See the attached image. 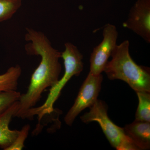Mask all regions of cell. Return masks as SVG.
Returning <instances> with one entry per match:
<instances>
[{
	"label": "cell",
	"instance_id": "cell-1",
	"mask_svg": "<svg viewBox=\"0 0 150 150\" xmlns=\"http://www.w3.org/2000/svg\"><path fill=\"white\" fill-rule=\"evenodd\" d=\"M25 38L29 43L25 46L28 55H38L41 60L32 74L27 91L21 94L19 105L14 117L26 119L30 109L40 101L43 92L51 87L59 79L62 67L59 60L62 52L51 45L46 35L40 31L26 28Z\"/></svg>",
	"mask_w": 150,
	"mask_h": 150
},
{
	"label": "cell",
	"instance_id": "cell-2",
	"mask_svg": "<svg viewBox=\"0 0 150 150\" xmlns=\"http://www.w3.org/2000/svg\"><path fill=\"white\" fill-rule=\"evenodd\" d=\"M129 47L128 40L116 45L103 72L109 79L123 81L136 92H150V68L135 63L130 55Z\"/></svg>",
	"mask_w": 150,
	"mask_h": 150
},
{
	"label": "cell",
	"instance_id": "cell-3",
	"mask_svg": "<svg viewBox=\"0 0 150 150\" xmlns=\"http://www.w3.org/2000/svg\"><path fill=\"white\" fill-rule=\"evenodd\" d=\"M62 58L64 60L65 71L61 79L51 87L48 97L41 106L33 107L28 110L26 119L32 120L37 115L38 123L44 115L54 111V105L59 98L62 89L67 83L74 76H79L83 69V56L77 47L72 43L65 44L64 51L62 52Z\"/></svg>",
	"mask_w": 150,
	"mask_h": 150
},
{
	"label": "cell",
	"instance_id": "cell-4",
	"mask_svg": "<svg viewBox=\"0 0 150 150\" xmlns=\"http://www.w3.org/2000/svg\"><path fill=\"white\" fill-rule=\"evenodd\" d=\"M88 112L80 117L83 123L96 122L112 147L117 150H138L133 142L126 135L124 129L115 125L108 114V106L105 103L98 99L89 108Z\"/></svg>",
	"mask_w": 150,
	"mask_h": 150
},
{
	"label": "cell",
	"instance_id": "cell-5",
	"mask_svg": "<svg viewBox=\"0 0 150 150\" xmlns=\"http://www.w3.org/2000/svg\"><path fill=\"white\" fill-rule=\"evenodd\" d=\"M103 80L102 74L90 72L82 85L74 103L64 117L65 123L71 126L76 118L83 110L90 108L98 99Z\"/></svg>",
	"mask_w": 150,
	"mask_h": 150
},
{
	"label": "cell",
	"instance_id": "cell-6",
	"mask_svg": "<svg viewBox=\"0 0 150 150\" xmlns=\"http://www.w3.org/2000/svg\"><path fill=\"white\" fill-rule=\"evenodd\" d=\"M118 33L113 24L108 23L103 30V39L93 50L90 59V72L95 75L102 74L112 52L117 44Z\"/></svg>",
	"mask_w": 150,
	"mask_h": 150
},
{
	"label": "cell",
	"instance_id": "cell-7",
	"mask_svg": "<svg viewBox=\"0 0 150 150\" xmlns=\"http://www.w3.org/2000/svg\"><path fill=\"white\" fill-rule=\"evenodd\" d=\"M123 27L150 43V0H137L129 11Z\"/></svg>",
	"mask_w": 150,
	"mask_h": 150
},
{
	"label": "cell",
	"instance_id": "cell-8",
	"mask_svg": "<svg viewBox=\"0 0 150 150\" xmlns=\"http://www.w3.org/2000/svg\"><path fill=\"white\" fill-rule=\"evenodd\" d=\"M127 136L138 150H149L150 148V122L134 121L124 128Z\"/></svg>",
	"mask_w": 150,
	"mask_h": 150
},
{
	"label": "cell",
	"instance_id": "cell-9",
	"mask_svg": "<svg viewBox=\"0 0 150 150\" xmlns=\"http://www.w3.org/2000/svg\"><path fill=\"white\" fill-rule=\"evenodd\" d=\"M18 100L15 102L0 115V148L6 150L16 139L19 132L17 130H12L9 126L12 119L17 111Z\"/></svg>",
	"mask_w": 150,
	"mask_h": 150
},
{
	"label": "cell",
	"instance_id": "cell-10",
	"mask_svg": "<svg viewBox=\"0 0 150 150\" xmlns=\"http://www.w3.org/2000/svg\"><path fill=\"white\" fill-rule=\"evenodd\" d=\"M22 69L18 65L9 68L4 74L0 75V92L16 91Z\"/></svg>",
	"mask_w": 150,
	"mask_h": 150
},
{
	"label": "cell",
	"instance_id": "cell-11",
	"mask_svg": "<svg viewBox=\"0 0 150 150\" xmlns=\"http://www.w3.org/2000/svg\"><path fill=\"white\" fill-rule=\"evenodd\" d=\"M139 104L136 114V121L150 123V92H137Z\"/></svg>",
	"mask_w": 150,
	"mask_h": 150
},
{
	"label": "cell",
	"instance_id": "cell-12",
	"mask_svg": "<svg viewBox=\"0 0 150 150\" xmlns=\"http://www.w3.org/2000/svg\"><path fill=\"white\" fill-rule=\"evenodd\" d=\"M21 4V0H0V22L11 18Z\"/></svg>",
	"mask_w": 150,
	"mask_h": 150
},
{
	"label": "cell",
	"instance_id": "cell-13",
	"mask_svg": "<svg viewBox=\"0 0 150 150\" xmlns=\"http://www.w3.org/2000/svg\"><path fill=\"white\" fill-rule=\"evenodd\" d=\"M21 95L16 91L0 92V115L18 100Z\"/></svg>",
	"mask_w": 150,
	"mask_h": 150
},
{
	"label": "cell",
	"instance_id": "cell-14",
	"mask_svg": "<svg viewBox=\"0 0 150 150\" xmlns=\"http://www.w3.org/2000/svg\"><path fill=\"white\" fill-rule=\"evenodd\" d=\"M30 126L29 124L25 125L21 131H19L18 135L12 144L6 150H21L24 147V142L27 139Z\"/></svg>",
	"mask_w": 150,
	"mask_h": 150
}]
</instances>
